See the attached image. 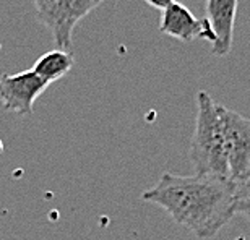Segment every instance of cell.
I'll return each mask as SVG.
<instances>
[{"label": "cell", "instance_id": "cell-8", "mask_svg": "<svg viewBox=\"0 0 250 240\" xmlns=\"http://www.w3.org/2000/svg\"><path fill=\"white\" fill-rule=\"evenodd\" d=\"M75 63L73 56L68 51H56L42 54L41 57L36 60V63L33 65V72L38 75L39 78H42L44 81H47L49 84L61 80L65 77L70 70H72Z\"/></svg>", "mask_w": 250, "mask_h": 240}, {"label": "cell", "instance_id": "cell-7", "mask_svg": "<svg viewBox=\"0 0 250 240\" xmlns=\"http://www.w3.org/2000/svg\"><path fill=\"white\" fill-rule=\"evenodd\" d=\"M237 13V0H208L207 20L214 33V42L211 44V54L224 57L231 52L234 23Z\"/></svg>", "mask_w": 250, "mask_h": 240}, {"label": "cell", "instance_id": "cell-3", "mask_svg": "<svg viewBox=\"0 0 250 240\" xmlns=\"http://www.w3.org/2000/svg\"><path fill=\"white\" fill-rule=\"evenodd\" d=\"M38 18L51 31L61 51L72 47V33L77 23L106 0H31Z\"/></svg>", "mask_w": 250, "mask_h": 240}, {"label": "cell", "instance_id": "cell-6", "mask_svg": "<svg viewBox=\"0 0 250 240\" xmlns=\"http://www.w3.org/2000/svg\"><path fill=\"white\" fill-rule=\"evenodd\" d=\"M159 31L176 38L182 42H192L195 39H205L214 42V33L207 18H197L186 5L174 2L163 10Z\"/></svg>", "mask_w": 250, "mask_h": 240}, {"label": "cell", "instance_id": "cell-10", "mask_svg": "<svg viewBox=\"0 0 250 240\" xmlns=\"http://www.w3.org/2000/svg\"><path fill=\"white\" fill-rule=\"evenodd\" d=\"M145 2H146L148 5H151L153 8H158V10H163L164 8H167L169 5H171L174 0H145Z\"/></svg>", "mask_w": 250, "mask_h": 240}, {"label": "cell", "instance_id": "cell-9", "mask_svg": "<svg viewBox=\"0 0 250 240\" xmlns=\"http://www.w3.org/2000/svg\"><path fill=\"white\" fill-rule=\"evenodd\" d=\"M236 185V197H234V211L236 214H242L250 221V177L242 183Z\"/></svg>", "mask_w": 250, "mask_h": 240}, {"label": "cell", "instance_id": "cell-5", "mask_svg": "<svg viewBox=\"0 0 250 240\" xmlns=\"http://www.w3.org/2000/svg\"><path fill=\"white\" fill-rule=\"evenodd\" d=\"M49 88V83L39 78L33 70L0 77V101L5 111L18 116H31L34 102Z\"/></svg>", "mask_w": 250, "mask_h": 240}, {"label": "cell", "instance_id": "cell-1", "mask_svg": "<svg viewBox=\"0 0 250 240\" xmlns=\"http://www.w3.org/2000/svg\"><path fill=\"white\" fill-rule=\"evenodd\" d=\"M236 185L208 176H177L164 172L142 198L163 208L174 222L187 227L198 239H211L236 216Z\"/></svg>", "mask_w": 250, "mask_h": 240}, {"label": "cell", "instance_id": "cell-2", "mask_svg": "<svg viewBox=\"0 0 250 240\" xmlns=\"http://www.w3.org/2000/svg\"><path fill=\"white\" fill-rule=\"evenodd\" d=\"M197 104V122L190 143V161L195 174L229 180L219 104L214 102L207 91L198 93Z\"/></svg>", "mask_w": 250, "mask_h": 240}, {"label": "cell", "instance_id": "cell-4", "mask_svg": "<svg viewBox=\"0 0 250 240\" xmlns=\"http://www.w3.org/2000/svg\"><path fill=\"white\" fill-rule=\"evenodd\" d=\"M229 180L242 183L250 177V119L219 104Z\"/></svg>", "mask_w": 250, "mask_h": 240}]
</instances>
